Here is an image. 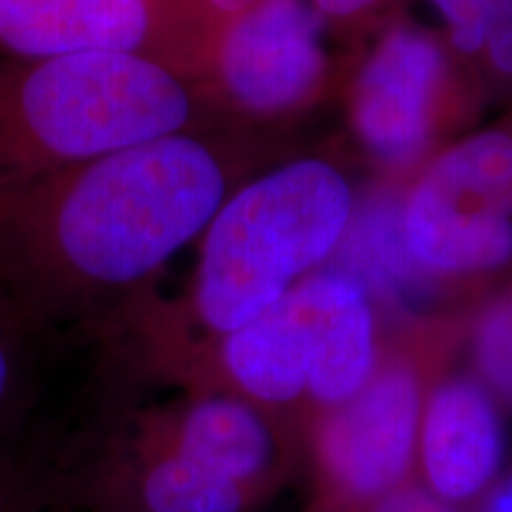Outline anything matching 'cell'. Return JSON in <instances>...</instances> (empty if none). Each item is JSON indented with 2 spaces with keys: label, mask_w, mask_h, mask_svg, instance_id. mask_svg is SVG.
Instances as JSON below:
<instances>
[{
  "label": "cell",
  "mask_w": 512,
  "mask_h": 512,
  "mask_svg": "<svg viewBox=\"0 0 512 512\" xmlns=\"http://www.w3.org/2000/svg\"><path fill=\"white\" fill-rule=\"evenodd\" d=\"M226 166L192 133L0 185V297L22 323L79 316L207 230Z\"/></svg>",
  "instance_id": "1"
},
{
  "label": "cell",
  "mask_w": 512,
  "mask_h": 512,
  "mask_svg": "<svg viewBox=\"0 0 512 512\" xmlns=\"http://www.w3.org/2000/svg\"><path fill=\"white\" fill-rule=\"evenodd\" d=\"M192 79L133 53L0 60V185L185 133Z\"/></svg>",
  "instance_id": "2"
},
{
  "label": "cell",
  "mask_w": 512,
  "mask_h": 512,
  "mask_svg": "<svg viewBox=\"0 0 512 512\" xmlns=\"http://www.w3.org/2000/svg\"><path fill=\"white\" fill-rule=\"evenodd\" d=\"M342 171L299 159L226 197L202 233L192 318L209 339L278 304L335 252L354 211Z\"/></svg>",
  "instance_id": "3"
},
{
  "label": "cell",
  "mask_w": 512,
  "mask_h": 512,
  "mask_svg": "<svg viewBox=\"0 0 512 512\" xmlns=\"http://www.w3.org/2000/svg\"><path fill=\"white\" fill-rule=\"evenodd\" d=\"M451 339L453 328L420 325L382 349L354 396L304 420L299 434L311 491L304 512L358 510L415 479L422 408Z\"/></svg>",
  "instance_id": "4"
},
{
  "label": "cell",
  "mask_w": 512,
  "mask_h": 512,
  "mask_svg": "<svg viewBox=\"0 0 512 512\" xmlns=\"http://www.w3.org/2000/svg\"><path fill=\"white\" fill-rule=\"evenodd\" d=\"M406 247L432 278L512 268V124L472 133L422 169L401 200Z\"/></svg>",
  "instance_id": "5"
},
{
  "label": "cell",
  "mask_w": 512,
  "mask_h": 512,
  "mask_svg": "<svg viewBox=\"0 0 512 512\" xmlns=\"http://www.w3.org/2000/svg\"><path fill=\"white\" fill-rule=\"evenodd\" d=\"M207 41L190 0H0V60L133 53L197 81Z\"/></svg>",
  "instance_id": "6"
},
{
  "label": "cell",
  "mask_w": 512,
  "mask_h": 512,
  "mask_svg": "<svg viewBox=\"0 0 512 512\" xmlns=\"http://www.w3.org/2000/svg\"><path fill=\"white\" fill-rule=\"evenodd\" d=\"M325 22L309 0H256L209 34L204 79L252 114L297 110L328 76Z\"/></svg>",
  "instance_id": "7"
},
{
  "label": "cell",
  "mask_w": 512,
  "mask_h": 512,
  "mask_svg": "<svg viewBox=\"0 0 512 512\" xmlns=\"http://www.w3.org/2000/svg\"><path fill=\"white\" fill-rule=\"evenodd\" d=\"M437 36L413 24L384 31L358 74L351 117L361 143L382 164L406 169L430 147L451 76Z\"/></svg>",
  "instance_id": "8"
},
{
  "label": "cell",
  "mask_w": 512,
  "mask_h": 512,
  "mask_svg": "<svg viewBox=\"0 0 512 512\" xmlns=\"http://www.w3.org/2000/svg\"><path fill=\"white\" fill-rule=\"evenodd\" d=\"M128 432L233 479L264 503L290 482L297 458L292 427L219 392H190L143 413Z\"/></svg>",
  "instance_id": "9"
},
{
  "label": "cell",
  "mask_w": 512,
  "mask_h": 512,
  "mask_svg": "<svg viewBox=\"0 0 512 512\" xmlns=\"http://www.w3.org/2000/svg\"><path fill=\"white\" fill-rule=\"evenodd\" d=\"M503 456L501 403L472 373H441L422 408L415 482L467 512L501 477Z\"/></svg>",
  "instance_id": "10"
},
{
  "label": "cell",
  "mask_w": 512,
  "mask_h": 512,
  "mask_svg": "<svg viewBox=\"0 0 512 512\" xmlns=\"http://www.w3.org/2000/svg\"><path fill=\"white\" fill-rule=\"evenodd\" d=\"M285 302L304 337L309 418L347 401L373 375L382 354L375 302L356 278L330 266L306 275Z\"/></svg>",
  "instance_id": "11"
},
{
  "label": "cell",
  "mask_w": 512,
  "mask_h": 512,
  "mask_svg": "<svg viewBox=\"0 0 512 512\" xmlns=\"http://www.w3.org/2000/svg\"><path fill=\"white\" fill-rule=\"evenodd\" d=\"M100 512H254L264 501L195 460L126 432L91 472Z\"/></svg>",
  "instance_id": "12"
},
{
  "label": "cell",
  "mask_w": 512,
  "mask_h": 512,
  "mask_svg": "<svg viewBox=\"0 0 512 512\" xmlns=\"http://www.w3.org/2000/svg\"><path fill=\"white\" fill-rule=\"evenodd\" d=\"M330 259V268L349 273L370 299L399 306L422 304L437 292L439 280L415 264L401 228V200L380 192L354 202L349 226Z\"/></svg>",
  "instance_id": "13"
},
{
  "label": "cell",
  "mask_w": 512,
  "mask_h": 512,
  "mask_svg": "<svg viewBox=\"0 0 512 512\" xmlns=\"http://www.w3.org/2000/svg\"><path fill=\"white\" fill-rule=\"evenodd\" d=\"M472 375L512 408V283L479 306L467 325Z\"/></svg>",
  "instance_id": "14"
},
{
  "label": "cell",
  "mask_w": 512,
  "mask_h": 512,
  "mask_svg": "<svg viewBox=\"0 0 512 512\" xmlns=\"http://www.w3.org/2000/svg\"><path fill=\"white\" fill-rule=\"evenodd\" d=\"M444 19L448 46L465 60H475L484 41L512 29V0H430Z\"/></svg>",
  "instance_id": "15"
},
{
  "label": "cell",
  "mask_w": 512,
  "mask_h": 512,
  "mask_svg": "<svg viewBox=\"0 0 512 512\" xmlns=\"http://www.w3.org/2000/svg\"><path fill=\"white\" fill-rule=\"evenodd\" d=\"M351 512H460V510L441 503L439 498H434L430 491H425L418 482H415V479H411L408 484L394 489L392 494L377 498V501Z\"/></svg>",
  "instance_id": "16"
},
{
  "label": "cell",
  "mask_w": 512,
  "mask_h": 512,
  "mask_svg": "<svg viewBox=\"0 0 512 512\" xmlns=\"http://www.w3.org/2000/svg\"><path fill=\"white\" fill-rule=\"evenodd\" d=\"M15 323H22V318H19L17 313L12 311V306L0 297V408L8 401L17 377L15 337H12L10 332Z\"/></svg>",
  "instance_id": "17"
},
{
  "label": "cell",
  "mask_w": 512,
  "mask_h": 512,
  "mask_svg": "<svg viewBox=\"0 0 512 512\" xmlns=\"http://www.w3.org/2000/svg\"><path fill=\"white\" fill-rule=\"evenodd\" d=\"M0 512H41L38 489L24 472L0 467Z\"/></svg>",
  "instance_id": "18"
},
{
  "label": "cell",
  "mask_w": 512,
  "mask_h": 512,
  "mask_svg": "<svg viewBox=\"0 0 512 512\" xmlns=\"http://www.w3.org/2000/svg\"><path fill=\"white\" fill-rule=\"evenodd\" d=\"M190 3L204 31L211 34V31L219 29L221 24H226L228 19L245 12L249 5L256 3V0H190Z\"/></svg>",
  "instance_id": "19"
},
{
  "label": "cell",
  "mask_w": 512,
  "mask_h": 512,
  "mask_svg": "<svg viewBox=\"0 0 512 512\" xmlns=\"http://www.w3.org/2000/svg\"><path fill=\"white\" fill-rule=\"evenodd\" d=\"M325 19H337V22H349V19L363 17L373 12L382 0H309Z\"/></svg>",
  "instance_id": "20"
},
{
  "label": "cell",
  "mask_w": 512,
  "mask_h": 512,
  "mask_svg": "<svg viewBox=\"0 0 512 512\" xmlns=\"http://www.w3.org/2000/svg\"><path fill=\"white\" fill-rule=\"evenodd\" d=\"M470 512H512V472L498 477L496 484L472 505Z\"/></svg>",
  "instance_id": "21"
}]
</instances>
